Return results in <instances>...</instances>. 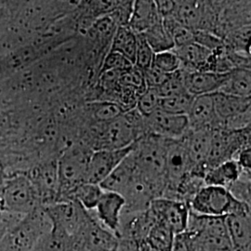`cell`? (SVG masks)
Instances as JSON below:
<instances>
[{"mask_svg":"<svg viewBox=\"0 0 251 251\" xmlns=\"http://www.w3.org/2000/svg\"><path fill=\"white\" fill-rule=\"evenodd\" d=\"M3 214V213H2ZM0 215V241L2 240V238L4 237V235L6 234V233L9 230V226L8 224L6 223L5 219H4V216Z\"/></svg>","mask_w":251,"mask_h":251,"instance_id":"obj_33","label":"cell"},{"mask_svg":"<svg viewBox=\"0 0 251 251\" xmlns=\"http://www.w3.org/2000/svg\"><path fill=\"white\" fill-rule=\"evenodd\" d=\"M154 52L148 45L144 36L141 34L137 35V48L135 53L134 66L142 72L152 66V58Z\"/></svg>","mask_w":251,"mask_h":251,"instance_id":"obj_26","label":"cell"},{"mask_svg":"<svg viewBox=\"0 0 251 251\" xmlns=\"http://www.w3.org/2000/svg\"><path fill=\"white\" fill-rule=\"evenodd\" d=\"M137 48V35L128 25L118 26L112 38L110 51L123 55L134 65L135 53Z\"/></svg>","mask_w":251,"mask_h":251,"instance_id":"obj_18","label":"cell"},{"mask_svg":"<svg viewBox=\"0 0 251 251\" xmlns=\"http://www.w3.org/2000/svg\"><path fill=\"white\" fill-rule=\"evenodd\" d=\"M143 75H144L146 88H152V89H157L159 86H161L169 75L158 71L152 66L146 69L145 71H143Z\"/></svg>","mask_w":251,"mask_h":251,"instance_id":"obj_31","label":"cell"},{"mask_svg":"<svg viewBox=\"0 0 251 251\" xmlns=\"http://www.w3.org/2000/svg\"><path fill=\"white\" fill-rule=\"evenodd\" d=\"M7 178H8V177H7L6 173L3 171V169L0 168V188H1L2 185L4 184V182H5V180H6Z\"/></svg>","mask_w":251,"mask_h":251,"instance_id":"obj_34","label":"cell"},{"mask_svg":"<svg viewBox=\"0 0 251 251\" xmlns=\"http://www.w3.org/2000/svg\"><path fill=\"white\" fill-rule=\"evenodd\" d=\"M146 134H152L171 141L181 140L190 129L188 117L173 115L161 110L144 117Z\"/></svg>","mask_w":251,"mask_h":251,"instance_id":"obj_6","label":"cell"},{"mask_svg":"<svg viewBox=\"0 0 251 251\" xmlns=\"http://www.w3.org/2000/svg\"><path fill=\"white\" fill-rule=\"evenodd\" d=\"M237 163L239 164L242 171L251 173V147L244 148L240 152L237 153L236 157L234 158Z\"/></svg>","mask_w":251,"mask_h":251,"instance_id":"obj_32","label":"cell"},{"mask_svg":"<svg viewBox=\"0 0 251 251\" xmlns=\"http://www.w3.org/2000/svg\"><path fill=\"white\" fill-rule=\"evenodd\" d=\"M103 190L98 184L83 183L75 189L67 201H76L88 211H93L99 203Z\"/></svg>","mask_w":251,"mask_h":251,"instance_id":"obj_19","label":"cell"},{"mask_svg":"<svg viewBox=\"0 0 251 251\" xmlns=\"http://www.w3.org/2000/svg\"><path fill=\"white\" fill-rule=\"evenodd\" d=\"M244 204L246 203L234 199L228 189L214 185H204L192 198L188 206L192 212L198 215L225 218V216L237 210Z\"/></svg>","mask_w":251,"mask_h":251,"instance_id":"obj_3","label":"cell"},{"mask_svg":"<svg viewBox=\"0 0 251 251\" xmlns=\"http://www.w3.org/2000/svg\"><path fill=\"white\" fill-rule=\"evenodd\" d=\"M224 219L233 251H251V206H244Z\"/></svg>","mask_w":251,"mask_h":251,"instance_id":"obj_9","label":"cell"},{"mask_svg":"<svg viewBox=\"0 0 251 251\" xmlns=\"http://www.w3.org/2000/svg\"><path fill=\"white\" fill-rule=\"evenodd\" d=\"M198 250V237L195 233L185 231L175 235L171 251H197Z\"/></svg>","mask_w":251,"mask_h":251,"instance_id":"obj_30","label":"cell"},{"mask_svg":"<svg viewBox=\"0 0 251 251\" xmlns=\"http://www.w3.org/2000/svg\"><path fill=\"white\" fill-rule=\"evenodd\" d=\"M212 96L218 118L217 127H224L226 122L251 110V98H240L221 92Z\"/></svg>","mask_w":251,"mask_h":251,"instance_id":"obj_12","label":"cell"},{"mask_svg":"<svg viewBox=\"0 0 251 251\" xmlns=\"http://www.w3.org/2000/svg\"><path fill=\"white\" fill-rule=\"evenodd\" d=\"M228 191L234 199L251 206V173L243 171Z\"/></svg>","mask_w":251,"mask_h":251,"instance_id":"obj_27","label":"cell"},{"mask_svg":"<svg viewBox=\"0 0 251 251\" xmlns=\"http://www.w3.org/2000/svg\"><path fill=\"white\" fill-rule=\"evenodd\" d=\"M184 73L186 91L195 97L201 95H212L219 92L227 78V73L218 74L201 71Z\"/></svg>","mask_w":251,"mask_h":251,"instance_id":"obj_11","label":"cell"},{"mask_svg":"<svg viewBox=\"0 0 251 251\" xmlns=\"http://www.w3.org/2000/svg\"><path fill=\"white\" fill-rule=\"evenodd\" d=\"M52 231L74 238L90 224L92 214L76 201L57 202L45 206Z\"/></svg>","mask_w":251,"mask_h":251,"instance_id":"obj_4","label":"cell"},{"mask_svg":"<svg viewBox=\"0 0 251 251\" xmlns=\"http://www.w3.org/2000/svg\"><path fill=\"white\" fill-rule=\"evenodd\" d=\"M190 129L215 128L218 126L212 95L195 97L188 116Z\"/></svg>","mask_w":251,"mask_h":251,"instance_id":"obj_13","label":"cell"},{"mask_svg":"<svg viewBox=\"0 0 251 251\" xmlns=\"http://www.w3.org/2000/svg\"><path fill=\"white\" fill-rule=\"evenodd\" d=\"M0 194L6 210L10 213L25 216L37 206H41L36 190L25 174H16L7 178L0 188Z\"/></svg>","mask_w":251,"mask_h":251,"instance_id":"obj_5","label":"cell"},{"mask_svg":"<svg viewBox=\"0 0 251 251\" xmlns=\"http://www.w3.org/2000/svg\"><path fill=\"white\" fill-rule=\"evenodd\" d=\"M141 35H143L154 53L174 50L172 38L163 25L162 20Z\"/></svg>","mask_w":251,"mask_h":251,"instance_id":"obj_20","label":"cell"},{"mask_svg":"<svg viewBox=\"0 0 251 251\" xmlns=\"http://www.w3.org/2000/svg\"><path fill=\"white\" fill-rule=\"evenodd\" d=\"M204 3L196 1H177L173 18L180 25L192 31L200 29L204 16Z\"/></svg>","mask_w":251,"mask_h":251,"instance_id":"obj_16","label":"cell"},{"mask_svg":"<svg viewBox=\"0 0 251 251\" xmlns=\"http://www.w3.org/2000/svg\"><path fill=\"white\" fill-rule=\"evenodd\" d=\"M184 75L185 73L180 69L177 72L169 75L167 79L164 81L161 86H159L155 90H157V92L161 97L185 92L186 89H185V83H184Z\"/></svg>","mask_w":251,"mask_h":251,"instance_id":"obj_25","label":"cell"},{"mask_svg":"<svg viewBox=\"0 0 251 251\" xmlns=\"http://www.w3.org/2000/svg\"><path fill=\"white\" fill-rule=\"evenodd\" d=\"M125 207V199L115 192L103 190L95 211V218L108 231L116 235L120 218Z\"/></svg>","mask_w":251,"mask_h":251,"instance_id":"obj_10","label":"cell"},{"mask_svg":"<svg viewBox=\"0 0 251 251\" xmlns=\"http://www.w3.org/2000/svg\"><path fill=\"white\" fill-rule=\"evenodd\" d=\"M243 171L236 160L225 162L210 169L204 176L205 185H214L228 189L240 177Z\"/></svg>","mask_w":251,"mask_h":251,"instance_id":"obj_15","label":"cell"},{"mask_svg":"<svg viewBox=\"0 0 251 251\" xmlns=\"http://www.w3.org/2000/svg\"><path fill=\"white\" fill-rule=\"evenodd\" d=\"M93 151L85 146H72L63 152L57 162V202H66L73 191L86 183L87 171Z\"/></svg>","mask_w":251,"mask_h":251,"instance_id":"obj_2","label":"cell"},{"mask_svg":"<svg viewBox=\"0 0 251 251\" xmlns=\"http://www.w3.org/2000/svg\"><path fill=\"white\" fill-rule=\"evenodd\" d=\"M160 100L161 96L157 90L152 88H147L137 100L135 107L142 117H150L159 109Z\"/></svg>","mask_w":251,"mask_h":251,"instance_id":"obj_23","label":"cell"},{"mask_svg":"<svg viewBox=\"0 0 251 251\" xmlns=\"http://www.w3.org/2000/svg\"><path fill=\"white\" fill-rule=\"evenodd\" d=\"M152 66L163 74L171 75L180 69V61L173 50H166L154 53Z\"/></svg>","mask_w":251,"mask_h":251,"instance_id":"obj_24","label":"cell"},{"mask_svg":"<svg viewBox=\"0 0 251 251\" xmlns=\"http://www.w3.org/2000/svg\"><path fill=\"white\" fill-rule=\"evenodd\" d=\"M194 99L195 96L191 95L187 91L161 97L159 110L173 115L188 116Z\"/></svg>","mask_w":251,"mask_h":251,"instance_id":"obj_21","label":"cell"},{"mask_svg":"<svg viewBox=\"0 0 251 251\" xmlns=\"http://www.w3.org/2000/svg\"><path fill=\"white\" fill-rule=\"evenodd\" d=\"M205 251L204 250H202V249H198V251Z\"/></svg>","mask_w":251,"mask_h":251,"instance_id":"obj_36","label":"cell"},{"mask_svg":"<svg viewBox=\"0 0 251 251\" xmlns=\"http://www.w3.org/2000/svg\"><path fill=\"white\" fill-rule=\"evenodd\" d=\"M132 150L133 144L122 149H101L93 151L89 162L86 182L100 185Z\"/></svg>","mask_w":251,"mask_h":251,"instance_id":"obj_8","label":"cell"},{"mask_svg":"<svg viewBox=\"0 0 251 251\" xmlns=\"http://www.w3.org/2000/svg\"><path fill=\"white\" fill-rule=\"evenodd\" d=\"M125 111L117 102L104 100L95 110V117L100 123H108L124 114Z\"/></svg>","mask_w":251,"mask_h":251,"instance_id":"obj_29","label":"cell"},{"mask_svg":"<svg viewBox=\"0 0 251 251\" xmlns=\"http://www.w3.org/2000/svg\"><path fill=\"white\" fill-rule=\"evenodd\" d=\"M149 208L155 221L168 226L175 235L186 231L190 215V208L186 203L156 198L151 202Z\"/></svg>","mask_w":251,"mask_h":251,"instance_id":"obj_7","label":"cell"},{"mask_svg":"<svg viewBox=\"0 0 251 251\" xmlns=\"http://www.w3.org/2000/svg\"><path fill=\"white\" fill-rule=\"evenodd\" d=\"M133 66L134 65L123 55L115 51H109V53L106 55L104 59L100 73L109 72V71L126 72L130 70Z\"/></svg>","mask_w":251,"mask_h":251,"instance_id":"obj_28","label":"cell"},{"mask_svg":"<svg viewBox=\"0 0 251 251\" xmlns=\"http://www.w3.org/2000/svg\"><path fill=\"white\" fill-rule=\"evenodd\" d=\"M219 92L240 98H251V69L235 68L227 73V78Z\"/></svg>","mask_w":251,"mask_h":251,"instance_id":"obj_17","label":"cell"},{"mask_svg":"<svg viewBox=\"0 0 251 251\" xmlns=\"http://www.w3.org/2000/svg\"><path fill=\"white\" fill-rule=\"evenodd\" d=\"M175 234L171 229L156 222L147 237V245L155 251H171Z\"/></svg>","mask_w":251,"mask_h":251,"instance_id":"obj_22","label":"cell"},{"mask_svg":"<svg viewBox=\"0 0 251 251\" xmlns=\"http://www.w3.org/2000/svg\"><path fill=\"white\" fill-rule=\"evenodd\" d=\"M140 251H153L152 249H151L148 245H147V243H145L144 245H143L141 248H140Z\"/></svg>","mask_w":251,"mask_h":251,"instance_id":"obj_35","label":"cell"},{"mask_svg":"<svg viewBox=\"0 0 251 251\" xmlns=\"http://www.w3.org/2000/svg\"><path fill=\"white\" fill-rule=\"evenodd\" d=\"M160 20L162 18L157 12L154 1H136L133 3L128 26L136 35H139L144 33Z\"/></svg>","mask_w":251,"mask_h":251,"instance_id":"obj_14","label":"cell"},{"mask_svg":"<svg viewBox=\"0 0 251 251\" xmlns=\"http://www.w3.org/2000/svg\"><path fill=\"white\" fill-rule=\"evenodd\" d=\"M52 225L44 206H37L9 230L0 241V251H33Z\"/></svg>","mask_w":251,"mask_h":251,"instance_id":"obj_1","label":"cell"}]
</instances>
